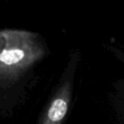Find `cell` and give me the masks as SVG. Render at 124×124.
I'll return each instance as SVG.
<instances>
[{
	"label": "cell",
	"mask_w": 124,
	"mask_h": 124,
	"mask_svg": "<svg viewBox=\"0 0 124 124\" xmlns=\"http://www.w3.org/2000/svg\"><path fill=\"white\" fill-rule=\"evenodd\" d=\"M71 93L70 84L63 85L52 99L40 124H61L68 111Z\"/></svg>",
	"instance_id": "2"
},
{
	"label": "cell",
	"mask_w": 124,
	"mask_h": 124,
	"mask_svg": "<svg viewBox=\"0 0 124 124\" xmlns=\"http://www.w3.org/2000/svg\"><path fill=\"white\" fill-rule=\"evenodd\" d=\"M0 51V77L14 79L44 56L45 50L38 35L13 31L6 36Z\"/></svg>",
	"instance_id": "1"
}]
</instances>
